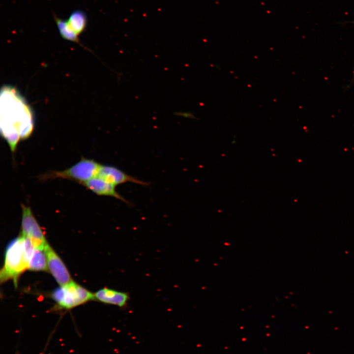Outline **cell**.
I'll return each mask as SVG.
<instances>
[{
  "mask_svg": "<svg viewBox=\"0 0 354 354\" xmlns=\"http://www.w3.org/2000/svg\"><path fill=\"white\" fill-rule=\"evenodd\" d=\"M33 127L31 111L24 98L15 88L3 87L0 92V131L12 151L20 138L30 135Z\"/></svg>",
  "mask_w": 354,
  "mask_h": 354,
  "instance_id": "1",
  "label": "cell"
},
{
  "mask_svg": "<svg viewBox=\"0 0 354 354\" xmlns=\"http://www.w3.org/2000/svg\"><path fill=\"white\" fill-rule=\"evenodd\" d=\"M34 248L32 240L22 236L8 243L5 251L4 266L0 271L1 282L13 279L16 285L19 276L28 268Z\"/></svg>",
  "mask_w": 354,
  "mask_h": 354,
  "instance_id": "2",
  "label": "cell"
},
{
  "mask_svg": "<svg viewBox=\"0 0 354 354\" xmlns=\"http://www.w3.org/2000/svg\"><path fill=\"white\" fill-rule=\"evenodd\" d=\"M101 165L95 161L82 158L77 163L63 171H54L41 177L43 179L49 178H62L78 181L82 184L96 177Z\"/></svg>",
  "mask_w": 354,
  "mask_h": 354,
  "instance_id": "3",
  "label": "cell"
},
{
  "mask_svg": "<svg viewBox=\"0 0 354 354\" xmlns=\"http://www.w3.org/2000/svg\"><path fill=\"white\" fill-rule=\"evenodd\" d=\"M52 297L59 307L66 309H71L95 299L94 295L72 280L56 288L53 292Z\"/></svg>",
  "mask_w": 354,
  "mask_h": 354,
  "instance_id": "4",
  "label": "cell"
},
{
  "mask_svg": "<svg viewBox=\"0 0 354 354\" xmlns=\"http://www.w3.org/2000/svg\"><path fill=\"white\" fill-rule=\"evenodd\" d=\"M21 208L22 236L30 238L35 247H44L47 241L31 208L23 204Z\"/></svg>",
  "mask_w": 354,
  "mask_h": 354,
  "instance_id": "5",
  "label": "cell"
},
{
  "mask_svg": "<svg viewBox=\"0 0 354 354\" xmlns=\"http://www.w3.org/2000/svg\"><path fill=\"white\" fill-rule=\"evenodd\" d=\"M48 267L56 281L60 286L66 285L72 280L64 263L47 242L44 246Z\"/></svg>",
  "mask_w": 354,
  "mask_h": 354,
  "instance_id": "6",
  "label": "cell"
},
{
  "mask_svg": "<svg viewBox=\"0 0 354 354\" xmlns=\"http://www.w3.org/2000/svg\"><path fill=\"white\" fill-rule=\"evenodd\" d=\"M96 177L115 185L129 182L147 186L149 183L130 176L115 167L102 165Z\"/></svg>",
  "mask_w": 354,
  "mask_h": 354,
  "instance_id": "7",
  "label": "cell"
},
{
  "mask_svg": "<svg viewBox=\"0 0 354 354\" xmlns=\"http://www.w3.org/2000/svg\"><path fill=\"white\" fill-rule=\"evenodd\" d=\"M94 295L95 298L99 301L120 308L125 307L130 299L127 293L107 288L99 290Z\"/></svg>",
  "mask_w": 354,
  "mask_h": 354,
  "instance_id": "8",
  "label": "cell"
},
{
  "mask_svg": "<svg viewBox=\"0 0 354 354\" xmlns=\"http://www.w3.org/2000/svg\"><path fill=\"white\" fill-rule=\"evenodd\" d=\"M98 195L110 196L120 200L126 204L130 203L116 190L115 185L98 177H93L83 184Z\"/></svg>",
  "mask_w": 354,
  "mask_h": 354,
  "instance_id": "9",
  "label": "cell"
},
{
  "mask_svg": "<svg viewBox=\"0 0 354 354\" xmlns=\"http://www.w3.org/2000/svg\"><path fill=\"white\" fill-rule=\"evenodd\" d=\"M44 247H36L29 262L28 269L32 271H47L48 265Z\"/></svg>",
  "mask_w": 354,
  "mask_h": 354,
  "instance_id": "10",
  "label": "cell"
},
{
  "mask_svg": "<svg viewBox=\"0 0 354 354\" xmlns=\"http://www.w3.org/2000/svg\"><path fill=\"white\" fill-rule=\"evenodd\" d=\"M67 21L71 28L78 35L85 30L87 24V17L86 14L80 10L72 12Z\"/></svg>",
  "mask_w": 354,
  "mask_h": 354,
  "instance_id": "11",
  "label": "cell"
},
{
  "mask_svg": "<svg viewBox=\"0 0 354 354\" xmlns=\"http://www.w3.org/2000/svg\"><path fill=\"white\" fill-rule=\"evenodd\" d=\"M54 18L60 34L64 39L79 42L78 35L71 28L67 20L59 18L55 14Z\"/></svg>",
  "mask_w": 354,
  "mask_h": 354,
  "instance_id": "12",
  "label": "cell"
},
{
  "mask_svg": "<svg viewBox=\"0 0 354 354\" xmlns=\"http://www.w3.org/2000/svg\"><path fill=\"white\" fill-rule=\"evenodd\" d=\"M175 115L178 116L184 117L185 118H191V119H195L196 118L195 116L190 112H177V113H175Z\"/></svg>",
  "mask_w": 354,
  "mask_h": 354,
  "instance_id": "13",
  "label": "cell"
},
{
  "mask_svg": "<svg viewBox=\"0 0 354 354\" xmlns=\"http://www.w3.org/2000/svg\"><path fill=\"white\" fill-rule=\"evenodd\" d=\"M44 354V353H43V354Z\"/></svg>",
  "mask_w": 354,
  "mask_h": 354,
  "instance_id": "14",
  "label": "cell"
}]
</instances>
